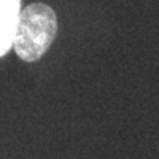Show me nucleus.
<instances>
[{"mask_svg": "<svg viewBox=\"0 0 159 159\" xmlns=\"http://www.w3.org/2000/svg\"><path fill=\"white\" fill-rule=\"evenodd\" d=\"M57 33V17L53 9L43 3H33L21 9L12 47L27 62H33L48 51Z\"/></svg>", "mask_w": 159, "mask_h": 159, "instance_id": "1", "label": "nucleus"}, {"mask_svg": "<svg viewBox=\"0 0 159 159\" xmlns=\"http://www.w3.org/2000/svg\"><path fill=\"white\" fill-rule=\"evenodd\" d=\"M20 12L21 0H0V57L7 54L13 44Z\"/></svg>", "mask_w": 159, "mask_h": 159, "instance_id": "2", "label": "nucleus"}]
</instances>
